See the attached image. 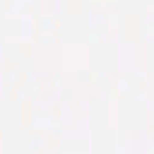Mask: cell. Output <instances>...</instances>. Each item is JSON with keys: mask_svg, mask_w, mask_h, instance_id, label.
<instances>
[]
</instances>
